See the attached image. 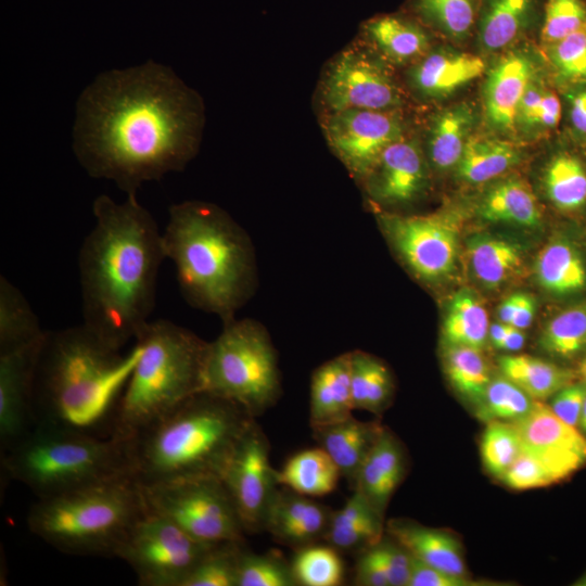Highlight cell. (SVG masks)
I'll return each instance as SVG.
<instances>
[{
	"instance_id": "cell-1",
	"label": "cell",
	"mask_w": 586,
	"mask_h": 586,
	"mask_svg": "<svg viewBox=\"0 0 586 586\" xmlns=\"http://www.w3.org/2000/svg\"><path fill=\"white\" fill-rule=\"evenodd\" d=\"M202 125L196 94L167 66L149 60L104 72L78 98L73 149L89 176L128 194L184 168Z\"/></svg>"
},
{
	"instance_id": "cell-2",
	"label": "cell",
	"mask_w": 586,
	"mask_h": 586,
	"mask_svg": "<svg viewBox=\"0 0 586 586\" xmlns=\"http://www.w3.org/2000/svg\"><path fill=\"white\" fill-rule=\"evenodd\" d=\"M92 212L95 222L78 256L82 324L120 351L154 309L157 276L166 258L162 232L136 194L122 203L99 195Z\"/></svg>"
},
{
	"instance_id": "cell-3",
	"label": "cell",
	"mask_w": 586,
	"mask_h": 586,
	"mask_svg": "<svg viewBox=\"0 0 586 586\" xmlns=\"http://www.w3.org/2000/svg\"><path fill=\"white\" fill-rule=\"evenodd\" d=\"M122 355L82 323L47 332L35 375L36 425L113 437L118 404L139 358Z\"/></svg>"
},
{
	"instance_id": "cell-4",
	"label": "cell",
	"mask_w": 586,
	"mask_h": 586,
	"mask_svg": "<svg viewBox=\"0 0 586 586\" xmlns=\"http://www.w3.org/2000/svg\"><path fill=\"white\" fill-rule=\"evenodd\" d=\"M162 240L186 302L222 323L234 319L258 283L247 232L220 207L184 201L169 207Z\"/></svg>"
},
{
	"instance_id": "cell-5",
	"label": "cell",
	"mask_w": 586,
	"mask_h": 586,
	"mask_svg": "<svg viewBox=\"0 0 586 586\" xmlns=\"http://www.w3.org/2000/svg\"><path fill=\"white\" fill-rule=\"evenodd\" d=\"M255 418L238 404L200 392L125 441L140 486L221 480Z\"/></svg>"
},
{
	"instance_id": "cell-6",
	"label": "cell",
	"mask_w": 586,
	"mask_h": 586,
	"mask_svg": "<svg viewBox=\"0 0 586 586\" xmlns=\"http://www.w3.org/2000/svg\"><path fill=\"white\" fill-rule=\"evenodd\" d=\"M135 343L140 355L122 394L113 432L123 442L203 392L208 344L165 319L150 320Z\"/></svg>"
},
{
	"instance_id": "cell-7",
	"label": "cell",
	"mask_w": 586,
	"mask_h": 586,
	"mask_svg": "<svg viewBox=\"0 0 586 586\" xmlns=\"http://www.w3.org/2000/svg\"><path fill=\"white\" fill-rule=\"evenodd\" d=\"M145 511L141 487L130 474H124L38 498L29 509L27 525L64 553L116 557Z\"/></svg>"
},
{
	"instance_id": "cell-8",
	"label": "cell",
	"mask_w": 586,
	"mask_h": 586,
	"mask_svg": "<svg viewBox=\"0 0 586 586\" xmlns=\"http://www.w3.org/2000/svg\"><path fill=\"white\" fill-rule=\"evenodd\" d=\"M1 468L38 498L130 474L123 441L41 424L1 454Z\"/></svg>"
},
{
	"instance_id": "cell-9",
	"label": "cell",
	"mask_w": 586,
	"mask_h": 586,
	"mask_svg": "<svg viewBox=\"0 0 586 586\" xmlns=\"http://www.w3.org/2000/svg\"><path fill=\"white\" fill-rule=\"evenodd\" d=\"M203 392L231 400L256 418L281 394L278 354L266 328L250 318L224 322L207 344Z\"/></svg>"
},
{
	"instance_id": "cell-10",
	"label": "cell",
	"mask_w": 586,
	"mask_h": 586,
	"mask_svg": "<svg viewBox=\"0 0 586 586\" xmlns=\"http://www.w3.org/2000/svg\"><path fill=\"white\" fill-rule=\"evenodd\" d=\"M140 487L150 510L171 520L194 539L209 545L244 542L245 532L221 480Z\"/></svg>"
},
{
	"instance_id": "cell-11",
	"label": "cell",
	"mask_w": 586,
	"mask_h": 586,
	"mask_svg": "<svg viewBox=\"0 0 586 586\" xmlns=\"http://www.w3.org/2000/svg\"><path fill=\"white\" fill-rule=\"evenodd\" d=\"M213 546L146 507L116 557L131 566L141 586H179Z\"/></svg>"
},
{
	"instance_id": "cell-12",
	"label": "cell",
	"mask_w": 586,
	"mask_h": 586,
	"mask_svg": "<svg viewBox=\"0 0 586 586\" xmlns=\"http://www.w3.org/2000/svg\"><path fill=\"white\" fill-rule=\"evenodd\" d=\"M391 246L418 279L436 282L450 273L458 255L459 231L446 214H379Z\"/></svg>"
},
{
	"instance_id": "cell-13",
	"label": "cell",
	"mask_w": 586,
	"mask_h": 586,
	"mask_svg": "<svg viewBox=\"0 0 586 586\" xmlns=\"http://www.w3.org/2000/svg\"><path fill=\"white\" fill-rule=\"evenodd\" d=\"M320 90L329 112L396 111L402 104L399 89L383 61L361 48H348L336 55Z\"/></svg>"
},
{
	"instance_id": "cell-14",
	"label": "cell",
	"mask_w": 586,
	"mask_h": 586,
	"mask_svg": "<svg viewBox=\"0 0 586 586\" xmlns=\"http://www.w3.org/2000/svg\"><path fill=\"white\" fill-rule=\"evenodd\" d=\"M245 533L265 528L277 493V471L269 460L268 440L254 421L237 447L222 477Z\"/></svg>"
},
{
	"instance_id": "cell-15",
	"label": "cell",
	"mask_w": 586,
	"mask_h": 586,
	"mask_svg": "<svg viewBox=\"0 0 586 586\" xmlns=\"http://www.w3.org/2000/svg\"><path fill=\"white\" fill-rule=\"evenodd\" d=\"M326 139L349 174L361 180L392 143L404 138L396 111L343 110L329 112Z\"/></svg>"
},
{
	"instance_id": "cell-16",
	"label": "cell",
	"mask_w": 586,
	"mask_h": 586,
	"mask_svg": "<svg viewBox=\"0 0 586 586\" xmlns=\"http://www.w3.org/2000/svg\"><path fill=\"white\" fill-rule=\"evenodd\" d=\"M40 339L0 354V445L5 453L36 425L34 388Z\"/></svg>"
},
{
	"instance_id": "cell-17",
	"label": "cell",
	"mask_w": 586,
	"mask_h": 586,
	"mask_svg": "<svg viewBox=\"0 0 586 586\" xmlns=\"http://www.w3.org/2000/svg\"><path fill=\"white\" fill-rule=\"evenodd\" d=\"M513 424L521 450L537 459L556 482L586 463V436L561 420L543 402H536L533 410Z\"/></svg>"
},
{
	"instance_id": "cell-18",
	"label": "cell",
	"mask_w": 586,
	"mask_h": 586,
	"mask_svg": "<svg viewBox=\"0 0 586 586\" xmlns=\"http://www.w3.org/2000/svg\"><path fill=\"white\" fill-rule=\"evenodd\" d=\"M371 202L399 206L413 202L428 181L424 156L417 141L400 140L388 145L360 180Z\"/></svg>"
},
{
	"instance_id": "cell-19",
	"label": "cell",
	"mask_w": 586,
	"mask_h": 586,
	"mask_svg": "<svg viewBox=\"0 0 586 586\" xmlns=\"http://www.w3.org/2000/svg\"><path fill=\"white\" fill-rule=\"evenodd\" d=\"M282 487H278L272 499L264 530L277 543L295 550L318 544L328 531L331 509L311 497Z\"/></svg>"
},
{
	"instance_id": "cell-20",
	"label": "cell",
	"mask_w": 586,
	"mask_h": 586,
	"mask_svg": "<svg viewBox=\"0 0 586 586\" xmlns=\"http://www.w3.org/2000/svg\"><path fill=\"white\" fill-rule=\"evenodd\" d=\"M534 74V63L523 52L508 53L489 71L484 103L487 119L495 129L509 131L514 127L521 99Z\"/></svg>"
},
{
	"instance_id": "cell-21",
	"label": "cell",
	"mask_w": 586,
	"mask_h": 586,
	"mask_svg": "<svg viewBox=\"0 0 586 586\" xmlns=\"http://www.w3.org/2000/svg\"><path fill=\"white\" fill-rule=\"evenodd\" d=\"M479 55L450 50L425 53L409 71V82L420 95L438 99L479 78L485 71Z\"/></svg>"
},
{
	"instance_id": "cell-22",
	"label": "cell",
	"mask_w": 586,
	"mask_h": 586,
	"mask_svg": "<svg viewBox=\"0 0 586 586\" xmlns=\"http://www.w3.org/2000/svg\"><path fill=\"white\" fill-rule=\"evenodd\" d=\"M404 474L405 455L402 445L392 432L383 428L364 460L353 487L383 515Z\"/></svg>"
},
{
	"instance_id": "cell-23",
	"label": "cell",
	"mask_w": 586,
	"mask_h": 586,
	"mask_svg": "<svg viewBox=\"0 0 586 586\" xmlns=\"http://www.w3.org/2000/svg\"><path fill=\"white\" fill-rule=\"evenodd\" d=\"M351 352L341 354L311 374L309 423L311 429L343 421L353 416Z\"/></svg>"
},
{
	"instance_id": "cell-24",
	"label": "cell",
	"mask_w": 586,
	"mask_h": 586,
	"mask_svg": "<svg viewBox=\"0 0 586 586\" xmlns=\"http://www.w3.org/2000/svg\"><path fill=\"white\" fill-rule=\"evenodd\" d=\"M386 532L423 563L450 574L469 576L462 545L448 531L393 519L387 522Z\"/></svg>"
},
{
	"instance_id": "cell-25",
	"label": "cell",
	"mask_w": 586,
	"mask_h": 586,
	"mask_svg": "<svg viewBox=\"0 0 586 586\" xmlns=\"http://www.w3.org/2000/svg\"><path fill=\"white\" fill-rule=\"evenodd\" d=\"M546 0H482L476 30L487 51L501 50L543 23Z\"/></svg>"
},
{
	"instance_id": "cell-26",
	"label": "cell",
	"mask_w": 586,
	"mask_h": 586,
	"mask_svg": "<svg viewBox=\"0 0 586 586\" xmlns=\"http://www.w3.org/2000/svg\"><path fill=\"white\" fill-rule=\"evenodd\" d=\"M375 422H365L353 416L329 425L313 429L314 437L335 462L352 485L382 431Z\"/></svg>"
},
{
	"instance_id": "cell-27",
	"label": "cell",
	"mask_w": 586,
	"mask_h": 586,
	"mask_svg": "<svg viewBox=\"0 0 586 586\" xmlns=\"http://www.w3.org/2000/svg\"><path fill=\"white\" fill-rule=\"evenodd\" d=\"M383 515L355 492L339 510L332 511L323 540L339 551H364L382 540Z\"/></svg>"
},
{
	"instance_id": "cell-28",
	"label": "cell",
	"mask_w": 586,
	"mask_h": 586,
	"mask_svg": "<svg viewBox=\"0 0 586 586\" xmlns=\"http://www.w3.org/2000/svg\"><path fill=\"white\" fill-rule=\"evenodd\" d=\"M366 38L378 53L395 64H406L422 58L430 46V36L417 21L403 15H382L368 21Z\"/></svg>"
},
{
	"instance_id": "cell-29",
	"label": "cell",
	"mask_w": 586,
	"mask_h": 586,
	"mask_svg": "<svg viewBox=\"0 0 586 586\" xmlns=\"http://www.w3.org/2000/svg\"><path fill=\"white\" fill-rule=\"evenodd\" d=\"M342 476L331 457L321 448H309L293 455L277 471L280 486L308 497H321L332 493Z\"/></svg>"
},
{
	"instance_id": "cell-30",
	"label": "cell",
	"mask_w": 586,
	"mask_h": 586,
	"mask_svg": "<svg viewBox=\"0 0 586 586\" xmlns=\"http://www.w3.org/2000/svg\"><path fill=\"white\" fill-rule=\"evenodd\" d=\"M535 272L539 284L557 295H568L586 286V263L571 242L556 240L538 253Z\"/></svg>"
},
{
	"instance_id": "cell-31",
	"label": "cell",
	"mask_w": 586,
	"mask_h": 586,
	"mask_svg": "<svg viewBox=\"0 0 586 586\" xmlns=\"http://www.w3.org/2000/svg\"><path fill=\"white\" fill-rule=\"evenodd\" d=\"M481 216L493 222H507L526 228L540 224L542 212L530 184L509 178L495 184L484 196Z\"/></svg>"
},
{
	"instance_id": "cell-32",
	"label": "cell",
	"mask_w": 586,
	"mask_h": 586,
	"mask_svg": "<svg viewBox=\"0 0 586 586\" xmlns=\"http://www.w3.org/2000/svg\"><path fill=\"white\" fill-rule=\"evenodd\" d=\"M544 187L551 204L561 212L586 207V162L576 151L563 149L548 162Z\"/></svg>"
},
{
	"instance_id": "cell-33",
	"label": "cell",
	"mask_w": 586,
	"mask_h": 586,
	"mask_svg": "<svg viewBox=\"0 0 586 586\" xmlns=\"http://www.w3.org/2000/svg\"><path fill=\"white\" fill-rule=\"evenodd\" d=\"M474 122L472 110L457 104L438 113L430 127L428 155L438 170L457 166Z\"/></svg>"
},
{
	"instance_id": "cell-34",
	"label": "cell",
	"mask_w": 586,
	"mask_h": 586,
	"mask_svg": "<svg viewBox=\"0 0 586 586\" xmlns=\"http://www.w3.org/2000/svg\"><path fill=\"white\" fill-rule=\"evenodd\" d=\"M351 386L355 409L380 415L393 398L394 381L388 367L362 351L351 352Z\"/></svg>"
},
{
	"instance_id": "cell-35",
	"label": "cell",
	"mask_w": 586,
	"mask_h": 586,
	"mask_svg": "<svg viewBox=\"0 0 586 586\" xmlns=\"http://www.w3.org/2000/svg\"><path fill=\"white\" fill-rule=\"evenodd\" d=\"M519 161L520 150L509 141L470 137L456 167L466 182L483 183L502 175Z\"/></svg>"
},
{
	"instance_id": "cell-36",
	"label": "cell",
	"mask_w": 586,
	"mask_h": 586,
	"mask_svg": "<svg viewBox=\"0 0 586 586\" xmlns=\"http://www.w3.org/2000/svg\"><path fill=\"white\" fill-rule=\"evenodd\" d=\"M469 259L475 278L485 286L497 288L520 271V246L505 239L475 235L469 241Z\"/></svg>"
},
{
	"instance_id": "cell-37",
	"label": "cell",
	"mask_w": 586,
	"mask_h": 586,
	"mask_svg": "<svg viewBox=\"0 0 586 586\" xmlns=\"http://www.w3.org/2000/svg\"><path fill=\"white\" fill-rule=\"evenodd\" d=\"M498 366L502 375L537 402H544L553 396L573 379L570 370L527 355L501 356L498 359Z\"/></svg>"
},
{
	"instance_id": "cell-38",
	"label": "cell",
	"mask_w": 586,
	"mask_h": 586,
	"mask_svg": "<svg viewBox=\"0 0 586 586\" xmlns=\"http://www.w3.org/2000/svg\"><path fill=\"white\" fill-rule=\"evenodd\" d=\"M488 314L470 290L458 291L450 300L443 322L445 345L483 348L488 337Z\"/></svg>"
},
{
	"instance_id": "cell-39",
	"label": "cell",
	"mask_w": 586,
	"mask_h": 586,
	"mask_svg": "<svg viewBox=\"0 0 586 586\" xmlns=\"http://www.w3.org/2000/svg\"><path fill=\"white\" fill-rule=\"evenodd\" d=\"M39 320L22 292L0 277V354L25 346L41 336Z\"/></svg>"
},
{
	"instance_id": "cell-40",
	"label": "cell",
	"mask_w": 586,
	"mask_h": 586,
	"mask_svg": "<svg viewBox=\"0 0 586 586\" xmlns=\"http://www.w3.org/2000/svg\"><path fill=\"white\" fill-rule=\"evenodd\" d=\"M482 0H411L417 18L443 35L463 40L476 28Z\"/></svg>"
},
{
	"instance_id": "cell-41",
	"label": "cell",
	"mask_w": 586,
	"mask_h": 586,
	"mask_svg": "<svg viewBox=\"0 0 586 586\" xmlns=\"http://www.w3.org/2000/svg\"><path fill=\"white\" fill-rule=\"evenodd\" d=\"M443 365L453 387L476 406L492 380L482 351L468 346L445 345Z\"/></svg>"
},
{
	"instance_id": "cell-42",
	"label": "cell",
	"mask_w": 586,
	"mask_h": 586,
	"mask_svg": "<svg viewBox=\"0 0 586 586\" xmlns=\"http://www.w3.org/2000/svg\"><path fill=\"white\" fill-rule=\"evenodd\" d=\"M536 402L519 385L501 375L491 380L481 402L475 406V413L485 423H513L527 416Z\"/></svg>"
},
{
	"instance_id": "cell-43",
	"label": "cell",
	"mask_w": 586,
	"mask_h": 586,
	"mask_svg": "<svg viewBox=\"0 0 586 586\" xmlns=\"http://www.w3.org/2000/svg\"><path fill=\"white\" fill-rule=\"evenodd\" d=\"M291 569L296 585L337 586L344 576L339 550L330 545L314 544L295 550Z\"/></svg>"
},
{
	"instance_id": "cell-44",
	"label": "cell",
	"mask_w": 586,
	"mask_h": 586,
	"mask_svg": "<svg viewBox=\"0 0 586 586\" xmlns=\"http://www.w3.org/2000/svg\"><path fill=\"white\" fill-rule=\"evenodd\" d=\"M540 346L563 359L583 352L586 348V304L572 306L553 317L542 333Z\"/></svg>"
},
{
	"instance_id": "cell-45",
	"label": "cell",
	"mask_w": 586,
	"mask_h": 586,
	"mask_svg": "<svg viewBox=\"0 0 586 586\" xmlns=\"http://www.w3.org/2000/svg\"><path fill=\"white\" fill-rule=\"evenodd\" d=\"M242 542L213 546L179 586H237Z\"/></svg>"
},
{
	"instance_id": "cell-46",
	"label": "cell",
	"mask_w": 586,
	"mask_h": 586,
	"mask_svg": "<svg viewBox=\"0 0 586 586\" xmlns=\"http://www.w3.org/2000/svg\"><path fill=\"white\" fill-rule=\"evenodd\" d=\"M520 450V437L513 423L501 421L486 423L481 437L480 454L488 474L501 480Z\"/></svg>"
},
{
	"instance_id": "cell-47",
	"label": "cell",
	"mask_w": 586,
	"mask_h": 586,
	"mask_svg": "<svg viewBox=\"0 0 586 586\" xmlns=\"http://www.w3.org/2000/svg\"><path fill=\"white\" fill-rule=\"evenodd\" d=\"M546 47L552 69L564 88L586 85V28Z\"/></svg>"
},
{
	"instance_id": "cell-48",
	"label": "cell",
	"mask_w": 586,
	"mask_h": 586,
	"mask_svg": "<svg viewBox=\"0 0 586 586\" xmlns=\"http://www.w3.org/2000/svg\"><path fill=\"white\" fill-rule=\"evenodd\" d=\"M291 564L273 553L256 555L243 550L237 586H295Z\"/></svg>"
},
{
	"instance_id": "cell-49",
	"label": "cell",
	"mask_w": 586,
	"mask_h": 586,
	"mask_svg": "<svg viewBox=\"0 0 586 586\" xmlns=\"http://www.w3.org/2000/svg\"><path fill=\"white\" fill-rule=\"evenodd\" d=\"M586 28V0H546L540 27L545 46Z\"/></svg>"
},
{
	"instance_id": "cell-50",
	"label": "cell",
	"mask_w": 586,
	"mask_h": 586,
	"mask_svg": "<svg viewBox=\"0 0 586 586\" xmlns=\"http://www.w3.org/2000/svg\"><path fill=\"white\" fill-rule=\"evenodd\" d=\"M512 489L525 491L557 483L549 471L533 456L520 450L501 479Z\"/></svg>"
},
{
	"instance_id": "cell-51",
	"label": "cell",
	"mask_w": 586,
	"mask_h": 586,
	"mask_svg": "<svg viewBox=\"0 0 586 586\" xmlns=\"http://www.w3.org/2000/svg\"><path fill=\"white\" fill-rule=\"evenodd\" d=\"M390 586H408L411 572V555L396 540H381L375 545Z\"/></svg>"
},
{
	"instance_id": "cell-52",
	"label": "cell",
	"mask_w": 586,
	"mask_h": 586,
	"mask_svg": "<svg viewBox=\"0 0 586 586\" xmlns=\"http://www.w3.org/2000/svg\"><path fill=\"white\" fill-rule=\"evenodd\" d=\"M411 572L408 586H487L497 585L487 581L473 579L470 576L450 574L411 556Z\"/></svg>"
},
{
	"instance_id": "cell-53",
	"label": "cell",
	"mask_w": 586,
	"mask_h": 586,
	"mask_svg": "<svg viewBox=\"0 0 586 586\" xmlns=\"http://www.w3.org/2000/svg\"><path fill=\"white\" fill-rule=\"evenodd\" d=\"M585 398L586 386L570 383L553 395L549 407L565 423L577 428Z\"/></svg>"
},
{
	"instance_id": "cell-54",
	"label": "cell",
	"mask_w": 586,
	"mask_h": 586,
	"mask_svg": "<svg viewBox=\"0 0 586 586\" xmlns=\"http://www.w3.org/2000/svg\"><path fill=\"white\" fill-rule=\"evenodd\" d=\"M566 117L571 135L586 142V85L565 87Z\"/></svg>"
},
{
	"instance_id": "cell-55",
	"label": "cell",
	"mask_w": 586,
	"mask_h": 586,
	"mask_svg": "<svg viewBox=\"0 0 586 586\" xmlns=\"http://www.w3.org/2000/svg\"><path fill=\"white\" fill-rule=\"evenodd\" d=\"M355 584L359 586H390L375 545L361 551L355 566Z\"/></svg>"
},
{
	"instance_id": "cell-56",
	"label": "cell",
	"mask_w": 586,
	"mask_h": 586,
	"mask_svg": "<svg viewBox=\"0 0 586 586\" xmlns=\"http://www.w3.org/2000/svg\"><path fill=\"white\" fill-rule=\"evenodd\" d=\"M562 109L560 97L555 91L546 89L533 125L545 130L557 129L562 118Z\"/></svg>"
},
{
	"instance_id": "cell-57",
	"label": "cell",
	"mask_w": 586,
	"mask_h": 586,
	"mask_svg": "<svg viewBox=\"0 0 586 586\" xmlns=\"http://www.w3.org/2000/svg\"><path fill=\"white\" fill-rule=\"evenodd\" d=\"M547 88L537 85L534 81L530 84L525 90L519 109L517 119H520L525 125H533L536 112L542 103L544 93Z\"/></svg>"
},
{
	"instance_id": "cell-58",
	"label": "cell",
	"mask_w": 586,
	"mask_h": 586,
	"mask_svg": "<svg viewBox=\"0 0 586 586\" xmlns=\"http://www.w3.org/2000/svg\"><path fill=\"white\" fill-rule=\"evenodd\" d=\"M535 309L534 298L528 294L521 293L520 302L510 326L521 330L528 328L534 319Z\"/></svg>"
},
{
	"instance_id": "cell-59",
	"label": "cell",
	"mask_w": 586,
	"mask_h": 586,
	"mask_svg": "<svg viewBox=\"0 0 586 586\" xmlns=\"http://www.w3.org/2000/svg\"><path fill=\"white\" fill-rule=\"evenodd\" d=\"M524 342L525 334L523 331L510 326L507 334L496 348L507 352H517L523 347Z\"/></svg>"
},
{
	"instance_id": "cell-60",
	"label": "cell",
	"mask_w": 586,
	"mask_h": 586,
	"mask_svg": "<svg viewBox=\"0 0 586 586\" xmlns=\"http://www.w3.org/2000/svg\"><path fill=\"white\" fill-rule=\"evenodd\" d=\"M521 293H514L506 297L498 307V317L500 322L511 324L513 315L517 310Z\"/></svg>"
},
{
	"instance_id": "cell-61",
	"label": "cell",
	"mask_w": 586,
	"mask_h": 586,
	"mask_svg": "<svg viewBox=\"0 0 586 586\" xmlns=\"http://www.w3.org/2000/svg\"><path fill=\"white\" fill-rule=\"evenodd\" d=\"M509 327L510 324H506L504 322H497L489 326L488 337L494 347H497L500 344V342L507 334Z\"/></svg>"
},
{
	"instance_id": "cell-62",
	"label": "cell",
	"mask_w": 586,
	"mask_h": 586,
	"mask_svg": "<svg viewBox=\"0 0 586 586\" xmlns=\"http://www.w3.org/2000/svg\"><path fill=\"white\" fill-rule=\"evenodd\" d=\"M578 428L586 435V398L582 408V412H581V417L578 421Z\"/></svg>"
},
{
	"instance_id": "cell-63",
	"label": "cell",
	"mask_w": 586,
	"mask_h": 586,
	"mask_svg": "<svg viewBox=\"0 0 586 586\" xmlns=\"http://www.w3.org/2000/svg\"><path fill=\"white\" fill-rule=\"evenodd\" d=\"M581 374L582 377L584 378L585 382H586V357L584 358L582 365H581Z\"/></svg>"
}]
</instances>
